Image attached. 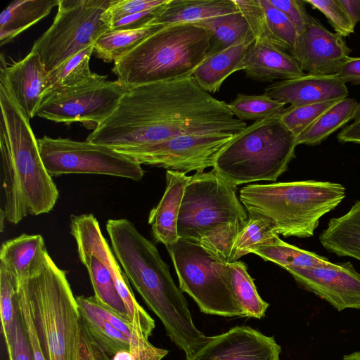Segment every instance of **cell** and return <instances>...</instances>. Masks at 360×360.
Segmentation results:
<instances>
[{"mask_svg": "<svg viewBox=\"0 0 360 360\" xmlns=\"http://www.w3.org/2000/svg\"><path fill=\"white\" fill-rule=\"evenodd\" d=\"M236 191L214 169L191 176L178 218L179 238L205 247L229 263L236 238L248 218Z\"/></svg>", "mask_w": 360, "mask_h": 360, "instance_id": "277c9868", "label": "cell"}, {"mask_svg": "<svg viewBox=\"0 0 360 360\" xmlns=\"http://www.w3.org/2000/svg\"><path fill=\"white\" fill-rule=\"evenodd\" d=\"M76 360H112L93 338L82 317Z\"/></svg>", "mask_w": 360, "mask_h": 360, "instance_id": "f6af8a7d", "label": "cell"}, {"mask_svg": "<svg viewBox=\"0 0 360 360\" xmlns=\"http://www.w3.org/2000/svg\"><path fill=\"white\" fill-rule=\"evenodd\" d=\"M340 143H360V120L345 127L338 134Z\"/></svg>", "mask_w": 360, "mask_h": 360, "instance_id": "681fc988", "label": "cell"}, {"mask_svg": "<svg viewBox=\"0 0 360 360\" xmlns=\"http://www.w3.org/2000/svg\"><path fill=\"white\" fill-rule=\"evenodd\" d=\"M351 52L342 37L330 32L313 17L304 31L298 35L292 56L304 73L328 75L336 73Z\"/></svg>", "mask_w": 360, "mask_h": 360, "instance_id": "e0dca14e", "label": "cell"}, {"mask_svg": "<svg viewBox=\"0 0 360 360\" xmlns=\"http://www.w3.org/2000/svg\"><path fill=\"white\" fill-rule=\"evenodd\" d=\"M15 304L25 329L34 360H46L32 320L26 292L21 281L17 283Z\"/></svg>", "mask_w": 360, "mask_h": 360, "instance_id": "b9f144b4", "label": "cell"}, {"mask_svg": "<svg viewBox=\"0 0 360 360\" xmlns=\"http://www.w3.org/2000/svg\"><path fill=\"white\" fill-rule=\"evenodd\" d=\"M167 0H112L102 14V20L109 26L114 22L139 12L165 4Z\"/></svg>", "mask_w": 360, "mask_h": 360, "instance_id": "60d3db41", "label": "cell"}, {"mask_svg": "<svg viewBox=\"0 0 360 360\" xmlns=\"http://www.w3.org/2000/svg\"><path fill=\"white\" fill-rule=\"evenodd\" d=\"M190 179L186 173L167 170L164 194L150 212L148 224L151 226L153 237L165 247L176 243L179 239L178 218L185 188Z\"/></svg>", "mask_w": 360, "mask_h": 360, "instance_id": "7402d4cb", "label": "cell"}, {"mask_svg": "<svg viewBox=\"0 0 360 360\" xmlns=\"http://www.w3.org/2000/svg\"><path fill=\"white\" fill-rule=\"evenodd\" d=\"M253 253L285 270L291 268L320 267L331 263L325 257L285 243L278 235L257 248Z\"/></svg>", "mask_w": 360, "mask_h": 360, "instance_id": "f1b7e54d", "label": "cell"}, {"mask_svg": "<svg viewBox=\"0 0 360 360\" xmlns=\"http://www.w3.org/2000/svg\"><path fill=\"white\" fill-rule=\"evenodd\" d=\"M229 108L238 120L258 121L269 117L278 116L286 104L273 99L266 94L248 95L238 94L234 100L228 103Z\"/></svg>", "mask_w": 360, "mask_h": 360, "instance_id": "8d00e7d4", "label": "cell"}, {"mask_svg": "<svg viewBox=\"0 0 360 360\" xmlns=\"http://www.w3.org/2000/svg\"><path fill=\"white\" fill-rule=\"evenodd\" d=\"M193 24L209 34L210 47L206 58L233 45L255 39L246 18L240 11L201 20Z\"/></svg>", "mask_w": 360, "mask_h": 360, "instance_id": "83f0119b", "label": "cell"}, {"mask_svg": "<svg viewBox=\"0 0 360 360\" xmlns=\"http://www.w3.org/2000/svg\"><path fill=\"white\" fill-rule=\"evenodd\" d=\"M166 248L180 289L193 299L202 312L245 316L231 286L229 263L205 247L182 238Z\"/></svg>", "mask_w": 360, "mask_h": 360, "instance_id": "9c48e42d", "label": "cell"}, {"mask_svg": "<svg viewBox=\"0 0 360 360\" xmlns=\"http://www.w3.org/2000/svg\"><path fill=\"white\" fill-rule=\"evenodd\" d=\"M105 227L114 255L128 280L162 321L172 342L189 355L207 337L194 325L182 290L156 246L127 219H109Z\"/></svg>", "mask_w": 360, "mask_h": 360, "instance_id": "7a4b0ae2", "label": "cell"}, {"mask_svg": "<svg viewBox=\"0 0 360 360\" xmlns=\"http://www.w3.org/2000/svg\"><path fill=\"white\" fill-rule=\"evenodd\" d=\"M356 25L360 22V0H338Z\"/></svg>", "mask_w": 360, "mask_h": 360, "instance_id": "f907efd6", "label": "cell"}, {"mask_svg": "<svg viewBox=\"0 0 360 360\" xmlns=\"http://www.w3.org/2000/svg\"><path fill=\"white\" fill-rule=\"evenodd\" d=\"M304 2L321 12L340 36L348 37L354 32L356 25L338 0H305Z\"/></svg>", "mask_w": 360, "mask_h": 360, "instance_id": "ab89813d", "label": "cell"}, {"mask_svg": "<svg viewBox=\"0 0 360 360\" xmlns=\"http://www.w3.org/2000/svg\"><path fill=\"white\" fill-rule=\"evenodd\" d=\"M47 252L41 235L23 233L2 243L0 265L13 274L18 282L32 274Z\"/></svg>", "mask_w": 360, "mask_h": 360, "instance_id": "cb8c5ba5", "label": "cell"}, {"mask_svg": "<svg viewBox=\"0 0 360 360\" xmlns=\"http://www.w3.org/2000/svg\"><path fill=\"white\" fill-rule=\"evenodd\" d=\"M231 134L184 135L137 147L115 149L141 165L188 173L213 167Z\"/></svg>", "mask_w": 360, "mask_h": 360, "instance_id": "4fadbf2b", "label": "cell"}, {"mask_svg": "<svg viewBox=\"0 0 360 360\" xmlns=\"http://www.w3.org/2000/svg\"><path fill=\"white\" fill-rule=\"evenodd\" d=\"M127 91L118 80L93 73L79 84L46 94L36 116L67 124L79 122L94 130L115 112Z\"/></svg>", "mask_w": 360, "mask_h": 360, "instance_id": "8fae6325", "label": "cell"}, {"mask_svg": "<svg viewBox=\"0 0 360 360\" xmlns=\"http://www.w3.org/2000/svg\"><path fill=\"white\" fill-rule=\"evenodd\" d=\"M93 52L91 45L49 72L43 98L56 89L76 86L89 79L93 74L89 67Z\"/></svg>", "mask_w": 360, "mask_h": 360, "instance_id": "836d02e7", "label": "cell"}, {"mask_svg": "<svg viewBox=\"0 0 360 360\" xmlns=\"http://www.w3.org/2000/svg\"><path fill=\"white\" fill-rule=\"evenodd\" d=\"M37 142L41 160L51 177L95 174L141 181L144 174L141 164L106 146L47 136L38 139Z\"/></svg>", "mask_w": 360, "mask_h": 360, "instance_id": "7c38bea8", "label": "cell"}, {"mask_svg": "<svg viewBox=\"0 0 360 360\" xmlns=\"http://www.w3.org/2000/svg\"><path fill=\"white\" fill-rule=\"evenodd\" d=\"M358 101L345 98L323 113L307 129L297 138V145L316 146L352 120Z\"/></svg>", "mask_w": 360, "mask_h": 360, "instance_id": "4dcf8cb0", "label": "cell"}, {"mask_svg": "<svg viewBox=\"0 0 360 360\" xmlns=\"http://www.w3.org/2000/svg\"><path fill=\"white\" fill-rule=\"evenodd\" d=\"M243 65L246 77L261 82L295 79L306 74L288 51L258 39L245 51Z\"/></svg>", "mask_w": 360, "mask_h": 360, "instance_id": "44dd1931", "label": "cell"}, {"mask_svg": "<svg viewBox=\"0 0 360 360\" xmlns=\"http://www.w3.org/2000/svg\"><path fill=\"white\" fill-rule=\"evenodd\" d=\"M130 352L133 354V360H161L168 353L166 349L153 346L148 338L137 331H134L131 340Z\"/></svg>", "mask_w": 360, "mask_h": 360, "instance_id": "bcb514c9", "label": "cell"}, {"mask_svg": "<svg viewBox=\"0 0 360 360\" xmlns=\"http://www.w3.org/2000/svg\"><path fill=\"white\" fill-rule=\"evenodd\" d=\"M352 120L354 121L360 120V102H358V104L354 111Z\"/></svg>", "mask_w": 360, "mask_h": 360, "instance_id": "db71d44e", "label": "cell"}, {"mask_svg": "<svg viewBox=\"0 0 360 360\" xmlns=\"http://www.w3.org/2000/svg\"><path fill=\"white\" fill-rule=\"evenodd\" d=\"M248 218L239 231L233 243L229 263L249 253L270 241L277 233L276 226L268 218L259 214L248 212Z\"/></svg>", "mask_w": 360, "mask_h": 360, "instance_id": "d6a6232c", "label": "cell"}, {"mask_svg": "<svg viewBox=\"0 0 360 360\" xmlns=\"http://www.w3.org/2000/svg\"><path fill=\"white\" fill-rule=\"evenodd\" d=\"M47 74L39 55L32 51L10 65L1 56L0 81L29 120L36 116L43 99Z\"/></svg>", "mask_w": 360, "mask_h": 360, "instance_id": "ac0fdd59", "label": "cell"}, {"mask_svg": "<svg viewBox=\"0 0 360 360\" xmlns=\"http://www.w3.org/2000/svg\"><path fill=\"white\" fill-rule=\"evenodd\" d=\"M345 197L342 185L314 180L250 184L239 191L246 210L269 219L284 237L312 236L320 219Z\"/></svg>", "mask_w": 360, "mask_h": 360, "instance_id": "8992f818", "label": "cell"}, {"mask_svg": "<svg viewBox=\"0 0 360 360\" xmlns=\"http://www.w3.org/2000/svg\"><path fill=\"white\" fill-rule=\"evenodd\" d=\"M229 267L231 286L245 316L257 319L264 316L269 304L259 295L246 264L236 261L229 263Z\"/></svg>", "mask_w": 360, "mask_h": 360, "instance_id": "e575fe53", "label": "cell"}, {"mask_svg": "<svg viewBox=\"0 0 360 360\" xmlns=\"http://www.w3.org/2000/svg\"><path fill=\"white\" fill-rule=\"evenodd\" d=\"M16 288L15 276L0 265V315L8 357L11 354L12 329L16 312Z\"/></svg>", "mask_w": 360, "mask_h": 360, "instance_id": "74e56055", "label": "cell"}, {"mask_svg": "<svg viewBox=\"0 0 360 360\" xmlns=\"http://www.w3.org/2000/svg\"><path fill=\"white\" fill-rule=\"evenodd\" d=\"M335 75L345 84H360V57L349 56L338 68Z\"/></svg>", "mask_w": 360, "mask_h": 360, "instance_id": "c3c4849f", "label": "cell"}, {"mask_svg": "<svg viewBox=\"0 0 360 360\" xmlns=\"http://www.w3.org/2000/svg\"><path fill=\"white\" fill-rule=\"evenodd\" d=\"M287 271L302 288L338 311L360 309V274L349 262Z\"/></svg>", "mask_w": 360, "mask_h": 360, "instance_id": "9a60e30c", "label": "cell"}, {"mask_svg": "<svg viewBox=\"0 0 360 360\" xmlns=\"http://www.w3.org/2000/svg\"><path fill=\"white\" fill-rule=\"evenodd\" d=\"M112 0H59L51 27L33 44L49 72L60 63L94 45L109 30L102 14Z\"/></svg>", "mask_w": 360, "mask_h": 360, "instance_id": "30bf717a", "label": "cell"}, {"mask_svg": "<svg viewBox=\"0 0 360 360\" xmlns=\"http://www.w3.org/2000/svg\"><path fill=\"white\" fill-rule=\"evenodd\" d=\"M77 253L81 262L88 271L94 296L101 302L129 319L110 271L94 255L82 250H77Z\"/></svg>", "mask_w": 360, "mask_h": 360, "instance_id": "1f68e13d", "label": "cell"}, {"mask_svg": "<svg viewBox=\"0 0 360 360\" xmlns=\"http://www.w3.org/2000/svg\"><path fill=\"white\" fill-rule=\"evenodd\" d=\"M296 137L280 115L255 121L235 134L218 155L213 169L238 186L260 181H276L295 156Z\"/></svg>", "mask_w": 360, "mask_h": 360, "instance_id": "ba28073f", "label": "cell"}, {"mask_svg": "<svg viewBox=\"0 0 360 360\" xmlns=\"http://www.w3.org/2000/svg\"><path fill=\"white\" fill-rule=\"evenodd\" d=\"M281 346L273 337L248 326H236L207 337L186 360H280Z\"/></svg>", "mask_w": 360, "mask_h": 360, "instance_id": "2e32d148", "label": "cell"}, {"mask_svg": "<svg viewBox=\"0 0 360 360\" xmlns=\"http://www.w3.org/2000/svg\"><path fill=\"white\" fill-rule=\"evenodd\" d=\"M161 27L147 25L127 30H108L94 44V52L106 63H115Z\"/></svg>", "mask_w": 360, "mask_h": 360, "instance_id": "f546056e", "label": "cell"}, {"mask_svg": "<svg viewBox=\"0 0 360 360\" xmlns=\"http://www.w3.org/2000/svg\"><path fill=\"white\" fill-rule=\"evenodd\" d=\"M20 281L45 359L76 360L81 315L65 271L47 252L38 268Z\"/></svg>", "mask_w": 360, "mask_h": 360, "instance_id": "52a82bcc", "label": "cell"}, {"mask_svg": "<svg viewBox=\"0 0 360 360\" xmlns=\"http://www.w3.org/2000/svg\"><path fill=\"white\" fill-rule=\"evenodd\" d=\"M319 240L327 251L360 261V200L345 214L330 219Z\"/></svg>", "mask_w": 360, "mask_h": 360, "instance_id": "d4e9b609", "label": "cell"}, {"mask_svg": "<svg viewBox=\"0 0 360 360\" xmlns=\"http://www.w3.org/2000/svg\"><path fill=\"white\" fill-rule=\"evenodd\" d=\"M112 356V360H133V354L130 351H120Z\"/></svg>", "mask_w": 360, "mask_h": 360, "instance_id": "816d5d0a", "label": "cell"}, {"mask_svg": "<svg viewBox=\"0 0 360 360\" xmlns=\"http://www.w3.org/2000/svg\"><path fill=\"white\" fill-rule=\"evenodd\" d=\"M210 36L193 23L161 27L115 63L113 73L127 89L191 77L205 59Z\"/></svg>", "mask_w": 360, "mask_h": 360, "instance_id": "5b68a950", "label": "cell"}, {"mask_svg": "<svg viewBox=\"0 0 360 360\" xmlns=\"http://www.w3.org/2000/svg\"><path fill=\"white\" fill-rule=\"evenodd\" d=\"M0 150L4 204L1 218L17 224L54 207L59 192L41 160L37 139L6 85L0 82Z\"/></svg>", "mask_w": 360, "mask_h": 360, "instance_id": "3957f363", "label": "cell"}, {"mask_svg": "<svg viewBox=\"0 0 360 360\" xmlns=\"http://www.w3.org/2000/svg\"><path fill=\"white\" fill-rule=\"evenodd\" d=\"M255 39L266 41L292 55L297 32L288 18L269 0H233Z\"/></svg>", "mask_w": 360, "mask_h": 360, "instance_id": "ffe728a7", "label": "cell"}, {"mask_svg": "<svg viewBox=\"0 0 360 360\" xmlns=\"http://www.w3.org/2000/svg\"><path fill=\"white\" fill-rule=\"evenodd\" d=\"M264 90L273 99L293 106L339 101L349 94L346 84L335 74H305L298 78L275 82Z\"/></svg>", "mask_w": 360, "mask_h": 360, "instance_id": "d6986e66", "label": "cell"}, {"mask_svg": "<svg viewBox=\"0 0 360 360\" xmlns=\"http://www.w3.org/2000/svg\"><path fill=\"white\" fill-rule=\"evenodd\" d=\"M77 304L82 319L90 334L108 355L130 351L131 340L126 335L84 304L78 302Z\"/></svg>", "mask_w": 360, "mask_h": 360, "instance_id": "d590c367", "label": "cell"}, {"mask_svg": "<svg viewBox=\"0 0 360 360\" xmlns=\"http://www.w3.org/2000/svg\"><path fill=\"white\" fill-rule=\"evenodd\" d=\"M70 228L77 250L94 255L110 271L134 329L148 338L155 328V321L136 301L129 280L103 237L96 218L92 214L72 215Z\"/></svg>", "mask_w": 360, "mask_h": 360, "instance_id": "5bb4252c", "label": "cell"}, {"mask_svg": "<svg viewBox=\"0 0 360 360\" xmlns=\"http://www.w3.org/2000/svg\"><path fill=\"white\" fill-rule=\"evenodd\" d=\"M158 7L122 18L111 24L109 30H135L147 26L155 15Z\"/></svg>", "mask_w": 360, "mask_h": 360, "instance_id": "7dc6e473", "label": "cell"}, {"mask_svg": "<svg viewBox=\"0 0 360 360\" xmlns=\"http://www.w3.org/2000/svg\"><path fill=\"white\" fill-rule=\"evenodd\" d=\"M339 101L297 106L290 105L285 108L281 114L280 120L297 139L315 122L323 113Z\"/></svg>", "mask_w": 360, "mask_h": 360, "instance_id": "f35d334b", "label": "cell"}, {"mask_svg": "<svg viewBox=\"0 0 360 360\" xmlns=\"http://www.w3.org/2000/svg\"><path fill=\"white\" fill-rule=\"evenodd\" d=\"M246 127L228 103L202 90L191 76L128 89L86 141L117 149L184 135L235 134Z\"/></svg>", "mask_w": 360, "mask_h": 360, "instance_id": "6da1fadb", "label": "cell"}, {"mask_svg": "<svg viewBox=\"0 0 360 360\" xmlns=\"http://www.w3.org/2000/svg\"><path fill=\"white\" fill-rule=\"evenodd\" d=\"M271 4L282 11L294 25L297 34H302L313 17L305 8L304 1L269 0Z\"/></svg>", "mask_w": 360, "mask_h": 360, "instance_id": "7bdbcfd3", "label": "cell"}, {"mask_svg": "<svg viewBox=\"0 0 360 360\" xmlns=\"http://www.w3.org/2000/svg\"><path fill=\"white\" fill-rule=\"evenodd\" d=\"M59 0H15L0 15V45L36 24L58 6Z\"/></svg>", "mask_w": 360, "mask_h": 360, "instance_id": "4316f807", "label": "cell"}, {"mask_svg": "<svg viewBox=\"0 0 360 360\" xmlns=\"http://www.w3.org/2000/svg\"><path fill=\"white\" fill-rule=\"evenodd\" d=\"M255 40L241 42L205 58L193 73V78L206 92L214 94L219 91L229 75L243 70L244 54Z\"/></svg>", "mask_w": 360, "mask_h": 360, "instance_id": "484cf974", "label": "cell"}, {"mask_svg": "<svg viewBox=\"0 0 360 360\" xmlns=\"http://www.w3.org/2000/svg\"><path fill=\"white\" fill-rule=\"evenodd\" d=\"M343 360H360V352H354L350 354H345Z\"/></svg>", "mask_w": 360, "mask_h": 360, "instance_id": "f5cc1de1", "label": "cell"}, {"mask_svg": "<svg viewBox=\"0 0 360 360\" xmlns=\"http://www.w3.org/2000/svg\"><path fill=\"white\" fill-rule=\"evenodd\" d=\"M8 360H34L31 347L17 307L12 329L11 354L8 356Z\"/></svg>", "mask_w": 360, "mask_h": 360, "instance_id": "ee69618b", "label": "cell"}, {"mask_svg": "<svg viewBox=\"0 0 360 360\" xmlns=\"http://www.w3.org/2000/svg\"><path fill=\"white\" fill-rule=\"evenodd\" d=\"M238 11L233 0H167L157 8L148 25L165 27L179 23H195Z\"/></svg>", "mask_w": 360, "mask_h": 360, "instance_id": "603a6c76", "label": "cell"}]
</instances>
